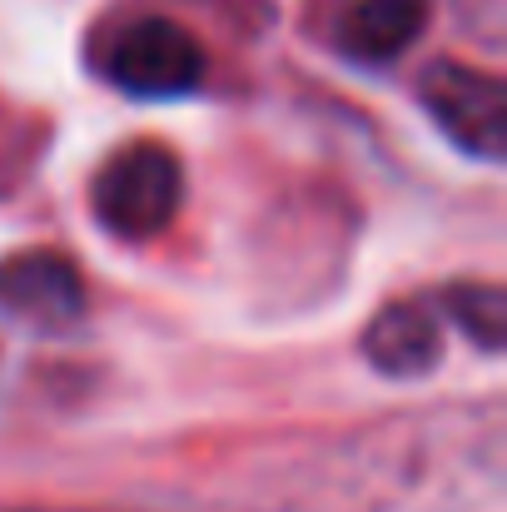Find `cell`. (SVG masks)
<instances>
[{
    "instance_id": "1",
    "label": "cell",
    "mask_w": 507,
    "mask_h": 512,
    "mask_svg": "<svg viewBox=\"0 0 507 512\" xmlns=\"http://www.w3.org/2000/svg\"><path fill=\"white\" fill-rule=\"evenodd\" d=\"M95 219L120 239H155L184 204V170L169 145L140 140L105 160L95 174Z\"/></svg>"
},
{
    "instance_id": "2",
    "label": "cell",
    "mask_w": 507,
    "mask_h": 512,
    "mask_svg": "<svg viewBox=\"0 0 507 512\" xmlns=\"http://www.w3.org/2000/svg\"><path fill=\"white\" fill-rule=\"evenodd\" d=\"M418 100L458 150L488 165L507 160V85L498 75L458 60H433L418 80Z\"/></svg>"
},
{
    "instance_id": "3",
    "label": "cell",
    "mask_w": 507,
    "mask_h": 512,
    "mask_svg": "<svg viewBox=\"0 0 507 512\" xmlns=\"http://www.w3.org/2000/svg\"><path fill=\"white\" fill-rule=\"evenodd\" d=\"M105 75L135 100H174L199 90L204 80V45L165 15L135 20L110 40Z\"/></svg>"
},
{
    "instance_id": "4",
    "label": "cell",
    "mask_w": 507,
    "mask_h": 512,
    "mask_svg": "<svg viewBox=\"0 0 507 512\" xmlns=\"http://www.w3.org/2000/svg\"><path fill=\"white\" fill-rule=\"evenodd\" d=\"M0 309L40 334L75 329L85 314V284L80 269L55 249H20L0 259Z\"/></svg>"
},
{
    "instance_id": "5",
    "label": "cell",
    "mask_w": 507,
    "mask_h": 512,
    "mask_svg": "<svg viewBox=\"0 0 507 512\" xmlns=\"http://www.w3.org/2000/svg\"><path fill=\"white\" fill-rule=\"evenodd\" d=\"M428 25V0H348L334 20V40L348 60L388 65Z\"/></svg>"
},
{
    "instance_id": "6",
    "label": "cell",
    "mask_w": 507,
    "mask_h": 512,
    "mask_svg": "<svg viewBox=\"0 0 507 512\" xmlns=\"http://www.w3.org/2000/svg\"><path fill=\"white\" fill-rule=\"evenodd\" d=\"M363 353L383 378H423L438 358H443V324L433 319V309L403 299L373 314Z\"/></svg>"
},
{
    "instance_id": "7",
    "label": "cell",
    "mask_w": 507,
    "mask_h": 512,
    "mask_svg": "<svg viewBox=\"0 0 507 512\" xmlns=\"http://www.w3.org/2000/svg\"><path fill=\"white\" fill-rule=\"evenodd\" d=\"M453 324L488 353H498L507 343V294L498 284H453L443 294Z\"/></svg>"
}]
</instances>
